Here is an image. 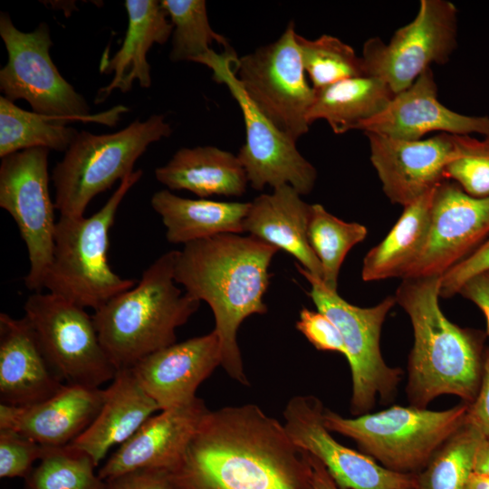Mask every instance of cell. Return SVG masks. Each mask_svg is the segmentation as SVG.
<instances>
[{"label":"cell","instance_id":"1","mask_svg":"<svg viewBox=\"0 0 489 489\" xmlns=\"http://www.w3.org/2000/svg\"><path fill=\"white\" fill-rule=\"evenodd\" d=\"M168 477L171 489H313L307 453L254 404L208 410Z\"/></svg>","mask_w":489,"mask_h":489},{"label":"cell","instance_id":"2","mask_svg":"<svg viewBox=\"0 0 489 489\" xmlns=\"http://www.w3.org/2000/svg\"><path fill=\"white\" fill-rule=\"evenodd\" d=\"M279 250L250 235L221 234L184 244L177 251L175 282L198 301L206 302L215 318L221 366L227 375L249 386L237 331L244 319L264 314L269 266Z\"/></svg>","mask_w":489,"mask_h":489},{"label":"cell","instance_id":"3","mask_svg":"<svg viewBox=\"0 0 489 489\" xmlns=\"http://www.w3.org/2000/svg\"><path fill=\"white\" fill-rule=\"evenodd\" d=\"M439 286V276L407 278L394 295L414 334L407 395L412 406L421 408L441 395L472 403L484 372V333L461 328L445 316Z\"/></svg>","mask_w":489,"mask_h":489},{"label":"cell","instance_id":"4","mask_svg":"<svg viewBox=\"0 0 489 489\" xmlns=\"http://www.w3.org/2000/svg\"><path fill=\"white\" fill-rule=\"evenodd\" d=\"M177 254L160 255L133 287L94 311L100 341L118 371L176 343V330L198 310L201 302L176 286Z\"/></svg>","mask_w":489,"mask_h":489},{"label":"cell","instance_id":"5","mask_svg":"<svg viewBox=\"0 0 489 489\" xmlns=\"http://www.w3.org/2000/svg\"><path fill=\"white\" fill-rule=\"evenodd\" d=\"M142 174L138 169L125 177L101 208L91 216L59 217L52 261L43 283L48 292L96 311L137 283L110 268L108 248L118 208Z\"/></svg>","mask_w":489,"mask_h":489},{"label":"cell","instance_id":"6","mask_svg":"<svg viewBox=\"0 0 489 489\" xmlns=\"http://www.w3.org/2000/svg\"><path fill=\"white\" fill-rule=\"evenodd\" d=\"M469 403L446 410L392 406L353 418L324 409L331 432L353 439L362 453L393 472L417 475L466 421Z\"/></svg>","mask_w":489,"mask_h":489},{"label":"cell","instance_id":"7","mask_svg":"<svg viewBox=\"0 0 489 489\" xmlns=\"http://www.w3.org/2000/svg\"><path fill=\"white\" fill-rule=\"evenodd\" d=\"M162 114L137 120L109 134L78 131L64 156L53 169L54 205L60 216H84L89 203L133 171L148 147L171 135Z\"/></svg>","mask_w":489,"mask_h":489},{"label":"cell","instance_id":"8","mask_svg":"<svg viewBox=\"0 0 489 489\" xmlns=\"http://www.w3.org/2000/svg\"><path fill=\"white\" fill-rule=\"evenodd\" d=\"M0 36L8 53L7 62L0 70V89L11 101L24 100L34 111L44 115L110 126L129 110L118 105L103 113L90 114L84 97L62 76L51 58L48 24L42 23L33 32L24 33L2 12Z\"/></svg>","mask_w":489,"mask_h":489},{"label":"cell","instance_id":"9","mask_svg":"<svg viewBox=\"0 0 489 489\" xmlns=\"http://www.w3.org/2000/svg\"><path fill=\"white\" fill-rule=\"evenodd\" d=\"M295 265L311 284L308 294L315 307L336 325L342 337L351 372V413H369L377 398L392 400L402 371L385 362L379 340L385 319L397 303L395 296L388 295L372 307H359L348 302L337 291L327 288L321 279L299 264Z\"/></svg>","mask_w":489,"mask_h":489},{"label":"cell","instance_id":"10","mask_svg":"<svg viewBox=\"0 0 489 489\" xmlns=\"http://www.w3.org/2000/svg\"><path fill=\"white\" fill-rule=\"evenodd\" d=\"M24 310L46 360L63 383L100 388L115 378L118 369L84 308L37 292L26 299Z\"/></svg>","mask_w":489,"mask_h":489},{"label":"cell","instance_id":"11","mask_svg":"<svg viewBox=\"0 0 489 489\" xmlns=\"http://www.w3.org/2000/svg\"><path fill=\"white\" fill-rule=\"evenodd\" d=\"M291 22L273 43L237 58L235 77L256 108L293 140L308 132L314 98Z\"/></svg>","mask_w":489,"mask_h":489},{"label":"cell","instance_id":"12","mask_svg":"<svg viewBox=\"0 0 489 489\" xmlns=\"http://www.w3.org/2000/svg\"><path fill=\"white\" fill-rule=\"evenodd\" d=\"M237 57L227 51H210L196 62L213 71L214 80L226 85L241 109L245 125V142L237 155L248 183L256 190L290 185L300 195H308L316 179L315 168L299 152L296 141L277 128L251 101L239 84L234 64Z\"/></svg>","mask_w":489,"mask_h":489},{"label":"cell","instance_id":"13","mask_svg":"<svg viewBox=\"0 0 489 489\" xmlns=\"http://www.w3.org/2000/svg\"><path fill=\"white\" fill-rule=\"evenodd\" d=\"M457 45V9L446 0H421L417 15L388 43L370 38L363 45L368 76L382 80L396 95L432 63H446Z\"/></svg>","mask_w":489,"mask_h":489},{"label":"cell","instance_id":"14","mask_svg":"<svg viewBox=\"0 0 489 489\" xmlns=\"http://www.w3.org/2000/svg\"><path fill=\"white\" fill-rule=\"evenodd\" d=\"M49 149L32 148L2 158L0 206L15 222L26 246L30 268L28 290L41 292L52 261L55 221L49 189Z\"/></svg>","mask_w":489,"mask_h":489},{"label":"cell","instance_id":"15","mask_svg":"<svg viewBox=\"0 0 489 489\" xmlns=\"http://www.w3.org/2000/svg\"><path fill=\"white\" fill-rule=\"evenodd\" d=\"M324 409L314 396H294L283 409V424L292 442L317 458L340 489H417V475L388 470L338 442L324 424Z\"/></svg>","mask_w":489,"mask_h":489},{"label":"cell","instance_id":"16","mask_svg":"<svg viewBox=\"0 0 489 489\" xmlns=\"http://www.w3.org/2000/svg\"><path fill=\"white\" fill-rule=\"evenodd\" d=\"M488 235L489 197H475L452 180L441 182L433 194L427 243L402 279L441 277Z\"/></svg>","mask_w":489,"mask_h":489},{"label":"cell","instance_id":"17","mask_svg":"<svg viewBox=\"0 0 489 489\" xmlns=\"http://www.w3.org/2000/svg\"><path fill=\"white\" fill-rule=\"evenodd\" d=\"M365 134L383 192L403 207L446 180L445 169L456 155L459 138L445 132L417 140Z\"/></svg>","mask_w":489,"mask_h":489},{"label":"cell","instance_id":"18","mask_svg":"<svg viewBox=\"0 0 489 489\" xmlns=\"http://www.w3.org/2000/svg\"><path fill=\"white\" fill-rule=\"evenodd\" d=\"M358 129L403 140H417L429 132L489 135V117L455 112L437 99L431 68L405 91L394 95L386 108Z\"/></svg>","mask_w":489,"mask_h":489},{"label":"cell","instance_id":"19","mask_svg":"<svg viewBox=\"0 0 489 489\" xmlns=\"http://www.w3.org/2000/svg\"><path fill=\"white\" fill-rule=\"evenodd\" d=\"M219 365L220 343L212 331L160 349L130 369L161 411L193 402L199 385Z\"/></svg>","mask_w":489,"mask_h":489},{"label":"cell","instance_id":"20","mask_svg":"<svg viewBox=\"0 0 489 489\" xmlns=\"http://www.w3.org/2000/svg\"><path fill=\"white\" fill-rule=\"evenodd\" d=\"M209 409L201 398L150 417L99 470L102 480L143 469L171 471Z\"/></svg>","mask_w":489,"mask_h":489},{"label":"cell","instance_id":"21","mask_svg":"<svg viewBox=\"0 0 489 489\" xmlns=\"http://www.w3.org/2000/svg\"><path fill=\"white\" fill-rule=\"evenodd\" d=\"M105 389L64 384L55 395L30 406L0 405V429L14 430L44 446L72 444L92 423Z\"/></svg>","mask_w":489,"mask_h":489},{"label":"cell","instance_id":"22","mask_svg":"<svg viewBox=\"0 0 489 489\" xmlns=\"http://www.w3.org/2000/svg\"><path fill=\"white\" fill-rule=\"evenodd\" d=\"M46 360L24 316L0 314V398L11 406H30L55 395L64 386Z\"/></svg>","mask_w":489,"mask_h":489},{"label":"cell","instance_id":"23","mask_svg":"<svg viewBox=\"0 0 489 489\" xmlns=\"http://www.w3.org/2000/svg\"><path fill=\"white\" fill-rule=\"evenodd\" d=\"M290 185L273 188L250 202L244 220L248 233L297 259L311 274L322 280V267L308 241L311 205Z\"/></svg>","mask_w":489,"mask_h":489},{"label":"cell","instance_id":"24","mask_svg":"<svg viewBox=\"0 0 489 489\" xmlns=\"http://www.w3.org/2000/svg\"><path fill=\"white\" fill-rule=\"evenodd\" d=\"M157 411H160L159 407L132 370L120 369L105 388L97 417L71 445L86 453L98 466L112 447L128 441Z\"/></svg>","mask_w":489,"mask_h":489},{"label":"cell","instance_id":"25","mask_svg":"<svg viewBox=\"0 0 489 489\" xmlns=\"http://www.w3.org/2000/svg\"><path fill=\"white\" fill-rule=\"evenodd\" d=\"M128 28L123 43L110 60L102 61L101 72L113 73L111 82L99 90L95 103L104 101L114 91L128 92L134 81L143 88L151 85L150 65L147 53L155 44L165 43L172 35L173 24L156 0H126Z\"/></svg>","mask_w":489,"mask_h":489},{"label":"cell","instance_id":"26","mask_svg":"<svg viewBox=\"0 0 489 489\" xmlns=\"http://www.w3.org/2000/svg\"><path fill=\"white\" fill-rule=\"evenodd\" d=\"M155 177L169 190H187L201 198L240 197L248 184L237 155L213 146L178 149L155 169Z\"/></svg>","mask_w":489,"mask_h":489},{"label":"cell","instance_id":"27","mask_svg":"<svg viewBox=\"0 0 489 489\" xmlns=\"http://www.w3.org/2000/svg\"><path fill=\"white\" fill-rule=\"evenodd\" d=\"M150 203L167 229V240L173 244L221 234H242L250 206V202L185 198L168 189L155 192Z\"/></svg>","mask_w":489,"mask_h":489},{"label":"cell","instance_id":"28","mask_svg":"<svg viewBox=\"0 0 489 489\" xmlns=\"http://www.w3.org/2000/svg\"><path fill=\"white\" fill-rule=\"evenodd\" d=\"M435 188L404 206L385 238L367 253L361 268L364 282L404 277L427 243Z\"/></svg>","mask_w":489,"mask_h":489},{"label":"cell","instance_id":"29","mask_svg":"<svg viewBox=\"0 0 489 489\" xmlns=\"http://www.w3.org/2000/svg\"><path fill=\"white\" fill-rule=\"evenodd\" d=\"M314 91L308 121L311 125L323 120L336 134L358 129L382 111L395 95L387 83L372 76L349 78Z\"/></svg>","mask_w":489,"mask_h":489},{"label":"cell","instance_id":"30","mask_svg":"<svg viewBox=\"0 0 489 489\" xmlns=\"http://www.w3.org/2000/svg\"><path fill=\"white\" fill-rule=\"evenodd\" d=\"M72 120L28 111L0 97V158L32 148L66 151L77 130Z\"/></svg>","mask_w":489,"mask_h":489},{"label":"cell","instance_id":"31","mask_svg":"<svg viewBox=\"0 0 489 489\" xmlns=\"http://www.w3.org/2000/svg\"><path fill=\"white\" fill-rule=\"evenodd\" d=\"M484 438L466 418L417 475V489H465Z\"/></svg>","mask_w":489,"mask_h":489},{"label":"cell","instance_id":"32","mask_svg":"<svg viewBox=\"0 0 489 489\" xmlns=\"http://www.w3.org/2000/svg\"><path fill=\"white\" fill-rule=\"evenodd\" d=\"M367 227L357 222H345L329 213L320 204L311 205L308 241L322 267V282L337 291L342 263L350 250L362 242Z\"/></svg>","mask_w":489,"mask_h":489},{"label":"cell","instance_id":"33","mask_svg":"<svg viewBox=\"0 0 489 489\" xmlns=\"http://www.w3.org/2000/svg\"><path fill=\"white\" fill-rule=\"evenodd\" d=\"M91 458L67 445L46 446L39 464L25 477L26 489H106Z\"/></svg>","mask_w":489,"mask_h":489},{"label":"cell","instance_id":"34","mask_svg":"<svg viewBox=\"0 0 489 489\" xmlns=\"http://www.w3.org/2000/svg\"><path fill=\"white\" fill-rule=\"evenodd\" d=\"M161 5L173 24L172 62H194L208 53L213 43L225 46L226 39L216 33L209 23L204 0H162Z\"/></svg>","mask_w":489,"mask_h":489},{"label":"cell","instance_id":"35","mask_svg":"<svg viewBox=\"0 0 489 489\" xmlns=\"http://www.w3.org/2000/svg\"><path fill=\"white\" fill-rule=\"evenodd\" d=\"M296 38L306 75L314 90L345 79L368 76L362 57L339 38L322 34L310 40L298 34Z\"/></svg>","mask_w":489,"mask_h":489},{"label":"cell","instance_id":"36","mask_svg":"<svg viewBox=\"0 0 489 489\" xmlns=\"http://www.w3.org/2000/svg\"><path fill=\"white\" fill-rule=\"evenodd\" d=\"M445 177L472 197H489V135L484 139L459 135L456 155L446 167Z\"/></svg>","mask_w":489,"mask_h":489},{"label":"cell","instance_id":"37","mask_svg":"<svg viewBox=\"0 0 489 489\" xmlns=\"http://www.w3.org/2000/svg\"><path fill=\"white\" fill-rule=\"evenodd\" d=\"M46 446L10 429H0V477H26Z\"/></svg>","mask_w":489,"mask_h":489},{"label":"cell","instance_id":"38","mask_svg":"<svg viewBox=\"0 0 489 489\" xmlns=\"http://www.w3.org/2000/svg\"><path fill=\"white\" fill-rule=\"evenodd\" d=\"M296 329L322 351H336L346 355V349L336 325L322 312L302 308L296 321Z\"/></svg>","mask_w":489,"mask_h":489},{"label":"cell","instance_id":"39","mask_svg":"<svg viewBox=\"0 0 489 489\" xmlns=\"http://www.w3.org/2000/svg\"><path fill=\"white\" fill-rule=\"evenodd\" d=\"M487 271H489V237L440 277V297L450 298L458 294L467 281Z\"/></svg>","mask_w":489,"mask_h":489},{"label":"cell","instance_id":"40","mask_svg":"<svg viewBox=\"0 0 489 489\" xmlns=\"http://www.w3.org/2000/svg\"><path fill=\"white\" fill-rule=\"evenodd\" d=\"M106 489H171L168 471L143 469L105 480Z\"/></svg>","mask_w":489,"mask_h":489},{"label":"cell","instance_id":"41","mask_svg":"<svg viewBox=\"0 0 489 489\" xmlns=\"http://www.w3.org/2000/svg\"><path fill=\"white\" fill-rule=\"evenodd\" d=\"M467 419L484 437H489V349L485 351L481 386L475 400L469 403Z\"/></svg>","mask_w":489,"mask_h":489},{"label":"cell","instance_id":"42","mask_svg":"<svg viewBox=\"0 0 489 489\" xmlns=\"http://www.w3.org/2000/svg\"><path fill=\"white\" fill-rule=\"evenodd\" d=\"M458 294L474 302L483 312L486 319L489 336V271L467 281Z\"/></svg>","mask_w":489,"mask_h":489},{"label":"cell","instance_id":"43","mask_svg":"<svg viewBox=\"0 0 489 489\" xmlns=\"http://www.w3.org/2000/svg\"><path fill=\"white\" fill-rule=\"evenodd\" d=\"M307 455L312 468V484L313 489H340L331 478L325 466L314 456L308 453Z\"/></svg>","mask_w":489,"mask_h":489},{"label":"cell","instance_id":"44","mask_svg":"<svg viewBox=\"0 0 489 489\" xmlns=\"http://www.w3.org/2000/svg\"><path fill=\"white\" fill-rule=\"evenodd\" d=\"M475 471L489 475V437H484L479 447Z\"/></svg>","mask_w":489,"mask_h":489},{"label":"cell","instance_id":"45","mask_svg":"<svg viewBox=\"0 0 489 489\" xmlns=\"http://www.w3.org/2000/svg\"><path fill=\"white\" fill-rule=\"evenodd\" d=\"M465 489H489V475L474 471Z\"/></svg>","mask_w":489,"mask_h":489},{"label":"cell","instance_id":"46","mask_svg":"<svg viewBox=\"0 0 489 489\" xmlns=\"http://www.w3.org/2000/svg\"><path fill=\"white\" fill-rule=\"evenodd\" d=\"M412 489H416V488H412Z\"/></svg>","mask_w":489,"mask_h":489}]
</instances>
